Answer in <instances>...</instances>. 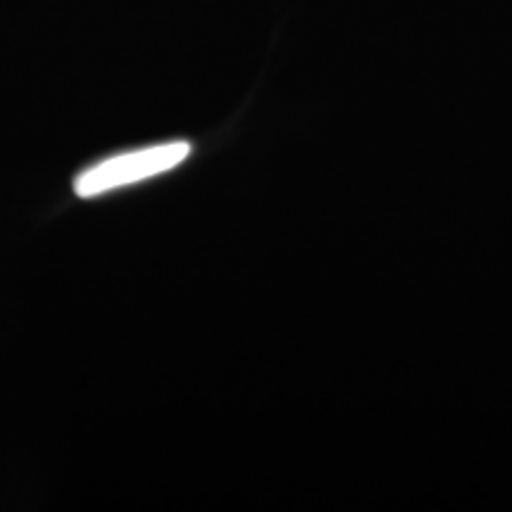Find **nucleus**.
I'll use <instances>...</instances> for the list:
<instances>
[{
	"mask_svg": "<svg viewBox=\"0 0 512 512\" xmlns=\"http://www.w3.org/2000/svg\"><path fill=\"white\" fill-rule=\"evenodd\" d=\"M190 152V143L176 140V143L145 147V150L110 157L76 176L74 192L81 200H91V197L105 195V192L110 190H119L124 188V185L147 181V178H155L159 174L176 169L178 164L190 157Z\"/></svg>",
	"mask_w": 512,
	"mask_h": 512,
	"instance_id": "obj_1",
	"label": "nucleus"
}]
</instances>
